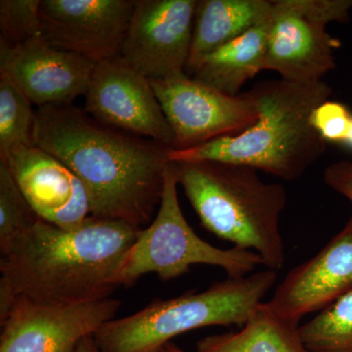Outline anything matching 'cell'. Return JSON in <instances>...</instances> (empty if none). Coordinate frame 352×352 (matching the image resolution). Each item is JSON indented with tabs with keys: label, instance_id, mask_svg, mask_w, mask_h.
<instances>
[{
	"label": "cell",
	"instance_id": "ba28073f",
	"mask_svg": "<svg viewBox=\"0 0 352 352\" xmlns=\"http://www.w3.org/2000/svg\"><path fill=\"white\" fill-rule=\"evenodd\" d=\"M198 0H136L119 57L149 80L184 73Z\"/></svg>",
	"mask_w": 352,
	"mask_h": 352
},
{
	"label": "cell",
	"instance_id": "7402d4cb",
	"mask_svg": "<svg viewBox=\"0 0 352 352\" xmlns=\"http://www.w3.org/2000/svg\"><path fill=\"white\" fill-rule=\"evenodd\" d=\"M41 0L0 1V45L13 47L41 36Z\"/></svg>",
	"mask_w": 352,
	"mask_h": 352
},
{
	"label": "cell",
	"instance_id": "44dd1931",
	"mask_svg": "<svg viewBox=\"0 0 352 352\" xmlns=\"http://www.w3.org/2000/svg\"><path fill=\"white\" fill-rule=\"evenodd\" d=\"M41 219L25 198L12 173L0 159V254L6 256L14 245Z\"/></svg>",
	"mask_w": 352,
	"mask_h": 352
},
{
	"label": "cell",
	"instance_id": "ac0fdd59",
	"mask_svg": "<svg viewBox=\"0 0 352 352\" xmlns=\"http://www.w3.org/2000/svg\"><path fill=\"white\" fill-rule=\"evenodd\" d=\"M197 352H309L302 342L300 324L287 320L261 302L238 332L199 340Z\"/></svg>",
	"mask_w": 352,
	"mask_h": 352
},
{
	"label": "cell",
	"instance_id": "3957f363",
	"mask_svg": "<svg viewBox=\"0 0 352 352\" xmlns=\"http://www.w3.org/2000/svg\"><path fill=\"white\" fill-rule=\"evenodd\" d=\"M258 119L237 135L223 136L195 148L168 153L171 163L212 161L242 164L294 182L305 175L327 149L311 116L329 100L332 88L323 80L259 82L249 90Z\"/></svg>",
	"mask_w": 352,
	"mask_h": 352
},
{
	"label": "cell",
	"instance_id": "30bf717a",
	"mask_svg": "<svg viewBox=\"0 0 352 352\" xmlns=\"http://www.w3.org/2000/svg\"><path fill=\"white\" fill-rule=\"evenodd\" d=\"M85 96V112L101 124L173 149V129L151 82L119 56L96 64Z\"/></svg>",
	"mask_w": 352,
	"mask_h": 352
},
{
	"label": "cell",
	"instance_id": "2e32d148",
	"mask_svg": "<svg viewBox=\"0 0 352 352\" xmlns=\"http://www.w3.org/2000/svg\"><path fill=\"white\" fill-rule=\"evenodd\" d=\"M273 19L272 10L261 24L204 57L192 72L194 80L231 96L239 95L248 80L265 69Z\"/></svg>",
	"mask_w": 352,
	"mask_h": 352
},
{
	"label": "cell",
	"instance_id": "cb8c5ba5",
	"mask_svg": "<svg viewBox=\"0 0 352 352\" xmlns=\"http://www.w3.org/2000/svg\"><path fill=\"white\" fill-rule=\"evenodd\" d=\"M323 179L333 191L344 196L352 204V163L339 161L325 168Z\"/></svg>",
	"mask_w": 352,
	"mask_h": 352
},
{
	"label": "cell",
	"instance_id": "8fae6325",
	"mask_svg": "<svg viewBox=\"0 0 352 352\" xmlns=\"http://www.w3.org/2000/svg\"><path fill=\"white\" fill-rule=\"evenodd\" d=\"M136 0H41V36L95 63L120 55Z\"/></svg>",
	"mask_w": 352,
	"mask_h": 352
},
{
	"label": "cell",
	"instance_id": "6da1fadb",
	"mask_svg": "<svg viewBox=\"0 0 352 352\" xmlns=\"http://www.w3.org/2000/svg\"><path fill=\"white\" fill-rule=\"evenodd\" d=\"M34 141L78 176L91 217L140 229L151 222L170 147L105 126L73 105L36 109Z\"/></svg>",
	"mask_w": 352,
	"mask_h": 352
},
{
	"label": "cell",
	"instance_id": "83f0119b",
	"mask_svg": "<svg viewBox=\"0 0 352 352\" xmlns=\"http://www.w3.org/2000/svg\"><path fill=\"white\" fill-rule=\"evenodd\" d=\"M157 352H164V349H162V351H157Z\"/></svg>",
	"mask_w": 352,
	"mask_h": 352
},
{
	"label": "cell",
	"instance_id": "9a60e30c",
	"mask_svg": "<svg viewBox=\"0 0 352 352\" xmlns=\"http://www.w3.org/2000/svg\"><path fill=\"white\" fill-rule=\"evenodd\" d=\"M265 69L276 72L282 80L295 82H320L336 68L335 50L340 46L326 30L327 25L305 17L298 0H275Z\"/></svg>",
	"mask_w": 352,
	"mask_h": 352
},
{
	"label": "cell",
	"instance_id": "9c48e42d",
	"mask_svg": "<svg viewBox=\"0 0 352 352\" xmlns=\"http://www.w3.org/2000/svg\"><path fill=\"white\" fill-rule=\"evenodd\" d=\"M120 302L113 298L78 305L16 300L0 318V352H76L115 319Z\"/></svg>",
	"mask_w": 352,
	"mask_h": 352
},
{
	"label": "cell",
	"instance_id": "4fadbf2b",
	"mask_svg": "<svg viewBox=\"0 0 352 352\" xmlns=\"http://www.w3.org/2000/svg\"><path fill=\"white\" fill-rule=\"evenodd\" d=\"M352 289V214L344 228L308 261L293 268L268 307L296 324Z\"/></svg>",
	"mask_w": 352,
	"mask_h": 352
},
{
	"label": "cell",
	"instance_id": "484cf974",
	"mask_svg": "<svg viewBox=\"0 0 352 352\" xmlns=\"http://www.w3.org/2000/svg\"><path fill=\"white\" fill-rule=\"evenodd\" d=\"M163 349L164 352H187L182 351V349L175 346V344H170H170H166V346H164Z\"/></svg>",
	"mask_w": 352,
	"mask_h": 352
},
{
	"label": "cell",
	"instance_id": "5b68a950",
	"mask_svg": "<svg viewBox=\"0 0 352 352\" xmlns=\"http://www.w3.org/2000/svg\"><path fill=\"white\" fill-rule=\"evenodd\" d=\"M266 270L217 282L206 291L156 300L140 311L113 319L94 335L101 352H157L177 336L208 326H243L274 286Z\"/></svg>",
	"mask_w": 352,
	"mask_h": 352
},
{
	"label": "cell",
	"instance_id": "277c9868",
	"mask_svg": "<svg viewBox=\"0 0 352 352\" xmlns=\"http://www.w3.org/2000/svg\"><path fill=\"white\" fill-rule=\"evenodd\" d=\"M178 184L207 230L234 247L256 252L268 270L285 263L280 219L287 192L242 164L201 161L175 163Z\"/></svg>",
	"mask_w": 352,
	"mask_h": 352
},
{
	"label": "cell",
	"instance_id": "ffe728a7",
	"mask_svg": "<svg viewBox=\"0 0 352 352\" xmlns=\"http://www.w3.org/2000/svg\"><path fill=\"white\" fill-rule=\"evenodd\" d=\"M8 78L0 75V157L34 145L36 111Z\"/></svg>",
	"mask_w": 352,
	"mask_h": 352
},
{
	"label": "cell",
	"instance_id": "603a6c76",
	"mask_svg": "<svg viewBox=\"0 0 352 352\" xmlns=\"http://www.w3.org/2000/svg\"><path fill=\"white\" fill-rule=\"evenodd\" d=\"M352 120V113L344 104L327 100L311 116V124L326 142L344 143Z\"/></svg>",
	"mask_w": 352,
	"mask_h": 352
},
{
	"label": "cell",
	"instance_id": "8992f818",
	"mask_svg": "<svg viewBox=\"0 0 352 352\" xmlns=\"http://www.w3.org/2000/svg\"><path fill=\"white\" fill-rule=\"evenodd\" d=\"M178 185L175 163H171L164 176L156 217L149 226L141 229L122 259L113 280L117 288L131 287L149 273L170 281L188 272L195 264L217 266L228 278L247 276L263 265L256 252L237 247L220 249L201 239L182 214Z\"/></svg>",
	"mask_w": 352,
	"mask_h": 352
},
{
	"label": "cell",
	"instance_id": "d6986e66",
	"mask_svg": "<svg viewBox=\"0 0 352 352\" xmlns=\"http://www.w3.org/2000/svg\"><path fill=\"white\" fill-rule=\"evenodd\" d=\"M309 352H352V289L300 326Z\"/></svg>",
	"mask_w": 352,
	"mask_h": 352
},
{
	"label": "cell",
	"instance_id": "e0dca14e",
	"mask_svg": "<svg viewBox=\"0 0 352 352\" xmlns=\"http://www.w3.org/2000/svg\"><path fill=\"white\" fill-rule=\"evenodd\" d=\"M270 0H200L187 69L204 57L270 18Z\"/></svg>",
	"mask_w": 352,
	"mask_h": 352
},
{
	"label": "cell",
	"instance_id": "52a82bcc",
	"mask_svg": "<svg viewBox=\"0 0 352 352\" xmlns=\"http://www.w3.org/2000/svg\"><path fill=\"white\" fill-rule=\"evenodd\" d=\"M150 82L173 129V150L237 135L258 119L256 102L249 92L231 96L185 73Z\"/></svg>",
	"mask_w": 352,
	"mask_h": 352
},
{
	"label": "cell",
	"instance_id": "5bb4252c",
	"mask_svg": "<svg viewBox=\"0 0 352 352\" xmlns=\"http://www.w3.org/2000/svg\"><path fill=\"white\" fill-rule=\"evenodd\" d=\"M36 215L52 226L71 229L91 217L89 199L78 176L38 146L0 157Z\"/></svg>",
	"mask_w": 352,
	"mask_h": 352
},
{
	"label": "cell",
	"instance_id": "d4e9b609",
	"mask_svg": "<svg viewBox=\"0 0 352 352\" xmlns=\"http://www.w3.org/2000/svg\"><path fill=\"white\" fill-rule=\"evenodd\" d=\"M76 352H101L95 342L94 336L85 338L78 344Z\"/></svg>",
	"mask_w": 352,
	"mask_h": 352
},
{
	"label": "cell",
	"instance_id": "7c38bea8",
	"mask_svg": "<svg viewBox=\"0 0 352 352\" xmlns=\"http://www.w3.org/2000/svg\"><path fill=\"white\" fill-rule=\"evenodd\" d=\"M96 64L41 36L13 47L0 45V75L8 76L38 108L73 105L87 94Z\"/></svg>",
	"mask_w": 352,
	"mask_h": 352
},
{
	"label": "cell",
	"instance_id": "7a4b0ae2",
	"mask_svg": "<svg viewBox=\"0 0 352 352\" xmlns=\"http://www.w3.org/2000/svg\"><path fill=\"white\" fill-rule=\"evenodd\" d=\"M141 229L89 217L65 229L39 219L0 261V318L16 300L78 305L110 298Z\"/></svg>",
	"mask_w": 352,
	"mask_h": 352
},
{
	"label": "cell",
	"instance_id": "4316f807",
	"mask_svg": "<svg viewBox=\"0 0 352 352\" xmlns=\"http://www.w3.org/2000/svg\"><path fill=\"white\" fill-rule=\"evenodd\" d=\"M344 144H346L347 147L351 148V149H352V120L351 126H349V133H347L346 141H344Z\"/></svg>",
	"mask_w": 352,
	"mask_h": 352
}]
</instances>
